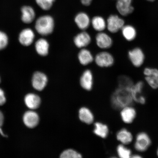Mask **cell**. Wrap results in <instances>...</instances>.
I'll list each match as a JSON object with an SVG mask.
<instances>
[{
  "mask_svg": "<svg viewBox=\"0 0 158 158\" xmlns=\"http://www.w3.org/2000/svg\"><path fill=\"white\" fill-rule=\"evenodd\" d=\"M110 100L112 107L116 110L131 106L134 102L130 90L119 87L112 94Z\"/></svg>",
  "mask_w": 158,
  "mask_h": 158,
  "instance_id": "1",
  "label": "cell"
},
{
  "mask_svg": "<svg viewBox=\"0 0 158 158\" xmlns=\"http://www.w3.org/2000/svg\"><path fill=\"white\" fill-rule=\"evenodd\" d=\"M54 27V19L50 15L41 16L35 21V30L39 35L42 36H47L52 34Z\"/></svg>",
  "mask_w": 158,
  "mask_h": 158,
  "instance_id": "2",
  "label": "cell"
},
{
  "mask_svg": "<svg viewBox=\"0 0 158 158\" xmlns=\"http://www.w3.org/2000/svg\"><path fill=\"white\" fill-rule=\"evenodd\" d=\"M152 143L151 138L145 132L138 133L136 136L134 148L136 151L143 152L147 151Z\"/></svg>",
  "mask_w": 158,
  "mask_h": 158,
  "instance_id": "3",
  "label": "cell"
},
{
  "mask_svg": "<svg viewBox=\"0 0 158 158\" xmlns=\"http://www.w3.org/2000/svg\"><path fill=\"white\" fill-rule=\"evenodd\" d=\"M95 62L101 68H108L114 64V58L110 53L106 51L99 52L94 59Z\"/></svg>",
  "mask_w": 158,
  "mask_h": 158,
  "instance_id": "4",
  "label": "cell"
},
{
  "mask_svg": "<svg viewBox=\"0 0 158 158\" xmlns=\"http://www.w3.org/2000/svg\"><path fill=\"white\" fill-rule=\"evenodd\" d=\"M106 28L110 32L115 33L122 29L124 24V20L118 15H111L106 20Z\"/></svg>",
  "mask_w": 158,
  "mask_h": 158,
  "instance_id": "5",
  "label": "cell"
},
{
  "mask_svg": "<svg viewBox=\"0 0 158 158\" xmlns=\"http://www.w3.org/2000/svg\"><path fill=\"white\" fill-rule=\"evenodd\" d=\"M143 88V82L141 81L134 84L130 89L134 102L142 105L146 103V98L142 94Z\"/></svg>",
  "mask_w": 158,
  "mask_h": 158,
  "instance_id": "6",
  "label": "cell"
},
{
  "mask_svg": "<svg viewBox=\"0 0 158 158\" xmlns=\"http://www.w3.org/2000/svg\"><path fill=\"white\" fill-rule=\"evenodd\" d=\"M145 80L149 86L154 89L158 88V70L146 68L143 72Z\"/></svg>",
  "mask_w": 158,
  "mask_h": 158,
  "instance_id": "7",
  "label": "cell"
},
{
  "mask_svg": "<svg viewBox=\"0 0 158 158\" xmlns=\"http://www.w3.org/2000/svg\"><path fill=\"white\" fill-rule=\"evenodd\" d=\"M35 39V33L31 28L23 29L19 35V42L23 46L28 47L31 45L34 42Z\"/></svg>",
  "mask_w": 158,
  "mask_h": 158,
  "instance_id": "8",
  "label": "cell"
},
{
  "mask_svg": "<svg viewBox=\"0 0 158 158\" xmlns=\"http://www.w3.org/2000/svg\"><path fill=\"white\" fill-rule=\"evenodd\" d=\"M48 80L47 76L44 73L38 71L36 72L32 77L33 86L37 90H42L47 85Z\"/></svg>",
  "mask_w": 158,
  "mask_h": 158,
  "instance_id": "9",
  "label": "cell"
},
{
  "mask_svg": "<svg viewBox=\"0 0 158 158\" xmlns=\"http://www.w3.org/2000/svg\"><path fill=\"white\" fill-rule=\"evenodd\" d=\"M120 115L124 123L130 124L133 123L135 120L137 116V111L131 106H127L122 109Z\"/></svg>",
  "mask_w": 158,
  "mask_h": 158,
  "instance_id": "10",
  "label": "cell"
},
{
  "mask_svg": "<svg viewBox=\"0 0 158 158\" xmlns=\"http://www.w3.org/2000/svg\"><path fill=\"white\" fill-rule=\"evenodd\" d=\"M74 44L79 48H84L88 46L91 42V37L85 31L78 33L74 37Z\"/></svg>",
  "mask_w": 158,
  "mask_h": 158,
  "instance_id": "11",
  "label": "cell"
},
{
  "mask_svg": "<svg viewBox=\"0 0 158 158\" xmlns=\"http://www.w3.org/2000/svg\"><path fill=\"white\" fill-rule=\"evenodd\" d=\"M128 56L132 64L136 67H139L143 64L145 56L143 51L139 48H136L128 52Z\"/></svg>",
  "mask_w": 158,
  "mask_h": 158,
  "instance_id": "12",
  "label": "cell"
},
{
  "mask_svg": "<svg viewBox=\"0 0 158 158\" xmlns=\"http://www.w3.org/2000/svg\"><path fill=\"white\" fill-rule=\"evenodd\" d=\"M95 39L97 45L99 48L102 49L110 48L113 43V41L110 35L102 31L98 33Z\"/></svg>",
  "mask_w": 158,
  "mask_h": 158,
  "instance_id": "13",
  "label": "cell"
},
{
  "mask_svg": "<svg viewBox=\"0 0 158 158\" xmlns=\"http://www.w3.org/2000/svg\"><path fill=\"white\" fill-rule=\"evenodd\" d=\"M74 21L78 28L83 31L87 29L91 23L89 17L84 12L77 14L74 18Z\"/></svg>",
  "mask_w": 158,
  "mask_h": 158,
  "instance_id": "14",
  "label": "cell"
},
{
  "mask_svg": "<svg viewBox=\"0 0 158 158\" xmlns=\"http://www.w3.org/2000/svg\"><path fill=\"white\" fill-rule=\"evenodd\" d=\"M131 3L132 0H118L116 7L118 13L126 16L133 12L134 8Z\"/></svg>",
  "mask_w": 158,
  "mask_h": 158,
  "instance_id": "15",
  "label": "cell"
},
{
  "mask_svg": "<svg viewBox=\"0 0 158 158\" xmlns=\"http://www.w3.org/2000/svg\"><path fill=\"white\" fill-rule=\"evenodd\" d=\"M80 84L85 90L89 91L92 89L93 85V76L91 71L87 69L84 71L81 77Z\"/></svg>",
  "mask_w": 158,
  "mask_h": 158,
  "instance_id": "16",
  "label": "cell"
},
{
  "mask_svg": "<svg viewBox=\"0 0 158 158\" xmlns=\"http://www.w3.org/2000/svg\"><path fill=\"white\" fill-rule=\"evenodd\" d=\"M22 21L26 24L32 23L35 17V13L34 9L30 6H23L21 9Z\"/></svg>",
  "mask_w": 158,
  "mask_h": 158,
  "instance_id": "17",
  "label": "cell"
},
{
  "mask_svg": "<svg viewBox=\"0 0 158 158\" xmlns=\"http://www.w3.org/2000/svg\"><path fill=\"white\" fill-rule=\"evenodd\" d=\"M35 51L40 56H47L49 52V44L48 41L44 38H40L35 43Z\"/></svg>",
  "mask_w": 158,
  "mask_h": 158,
  "instance_id": "18",
  "label": "cell"
},
{
  "mask_svg": "<svg viewBox=\"0 0 158 158\" xmlns=\"http://www.w3.org/2000/svg\"><path fill=\"white\" fill-rule=\"evenodd\" d=\"M116 138L118 141L125 145L131 143L133 140V134L125 128H122L117 132Z\"/></svg>",
  "mask_w": 158,
  "mask_h": 158,
  "instance_id": "19",
  "label": "cell"
},
{
  "mask_svg": "<svg viewBox=\"0 0 158 158\" xmlns=\"http://www.w3.org/2000/svg\"><path fill=\"white\" fill-rule=\"evenodd\" d=\"M23 120L27 127L33 128L38 125L39 118L36 113L34 112L29 111L26 112L24 114Z\"/></svg>",
  "mask_w": 158,
  "mask_h": 158,
  "instance_id": "20",
  "label": "cell"
},
{
  "mask_svg": "<svg viewBox=\"0 0 158 158\" xmlns=\"http://www.w3.org/2000/svg\"><path fill=\"white\" fill-rule=\"evenodd\" d=\"M78 58L81 64L86 66L93 62V56L88 49L85 48L81 49L78 55Z\"/></svg>",
  "mask_w": 158,
  "mask_h": 158,
  "instance_id": "21",
  "label": "cell"
},
{
  "mask_svg": "<svg viewBox=\"0 0 158 158\" xmlns=\"http://www.w3.org/2000/svg\"><path fill=\"white\" fill-rule=\"evenodd\" d=\"M25 102L27 106L31 109L38 108L41 104V99L38 96L34 94H29L26 96Z\"/></svg>",
  "mask_w": 158,
  "mask_h": 158,
  "instance_id": "22",
  "label": "cell"
},
{
  "mask_svg": "<svg viewBox=\"0 0 158 158\" xmlns=\"http://www.w3.org/2000/svg\"><path fill=\"white\" fill-rule=\"evenodd\" d=\"M79 117L80 120L87 124H92L94 121V116L91 111L86 107H82L79 111Z\"/></svg>",
  "mask_w": 158,
  "mask_h": 158,
  "instance_id": "23",
  "label": "cell"
},
{
  "mask_svg": "<svg viewBox=\"0 0 158 158\" xmlns=\"http://www.w3.org/2000/svg\"><path fill=\"white\" fill-rule=\"evenodd\" d=\"M91 23L94 29L99 32L103 31L106 27L105 20L100 16H96L93 18Z\"/></svg>",
  "mask_w": 158,
  "mask_h": 158,
  "instance_id": "24",
  "label": "cell"
},
{
  "mask_svg": "<svg viewBox=\"0 0 158 158\" xmlns=\"http://www.w3.org/2000/svg\"><path fill=\"white\" fill-rule=\"evenodd\" d=\"M94 134L98 137L105 138L107 137L109 131L108 126L106 124L100 122H96L94 124Z\"/></svg>",
  "mask_w": 158,
  "mask_h": 158,
  "instance_id": "25",
  "label": "cell"
},
{
  "mask_svg": "<svg viewBox=\"0 0 158 158\" xmlns=\"http://www.w3.org/2000/svg\"><path fill=\"white\" fill-rule=\"evenodd\" d=\"M122 31V35L126 40L131 41L135 39L137 33L135 28L132 26H124Z\"/></svg>",
  "mask_w": 158,
  "mask_h": 158,
  "instance_id": "26",
  "label": "cell"
},
{
  "mask_svg": "<svg viewBox=\"0 0 158 158\" xmlns=\"http://www.w3.org/2000/svg\"><path fill=\"white\" fill-rule=\"evenodd\" d=\"M118 87L130 90L134 85L133 80L129 77L120 76L118 78Z\"/></svg>",
  "mask_w": 158,
  "mask_h": 158,
  "instance_id": "27",
  "label": "cell"
},
{
  "mask_svg": "<svg viewBox=\"0 0 158 158\" xmlns=\"http://www.w3.org/2000/svg\"><path fill=\"white\" fill-rule=\"evenodd\" d=\"M116 151L118 156L121 158H129L131 157L132 155L131 150L123 144L118 145Z\"/></svg>",
  "mask_w": 158,
  "mask_h": 158,
  "instance_id": "28",
  "label": "cell"
},
{
  "mask_svg": "<svg viewBox=\"0 0 158 158\" xmlns=\"http://www.w3.org/2000/svg\"><path fill=\"white\" fill-rule=\"evenodd\" d=\"M37 5L44 10H50L56 0H35Z\"/></svg>",
  "mask_w": 158,
  "mask_h": 158,
  "instance_id": "29",
  "label": "cell"
},
{
  "mask_svg": "<svg viewBox=\"0 0 158 158\" xmlns=\"http://www.w3.org/2000/svg\"><path fill=\"white\" fill-rule=\"evenodd\" d=\"M82 157L81 154L72 149L65 150L60 155L61 158H80Z\"/></svg>",
  "mask_w": 158,
  "mask_h": 158,
  "instance_id": "30",
  "label": "cell"
},
{
  "mask_svg": "<svg viewBox=\"0 0 158 158\" xmlns=\"http://www.w3.org/2000/svg\"><path fill=\"white\" fill-rule=\"evenodd\" d=\"M8 36L3 31H0V51L3 50L9 44Z\"/></svg>",
  "mask_w": 158,
  "mask_h": 158,
  "instance_id": "31",
  "label": "cell"
},
{
  "mask_svg": "<svg viewBox=\"0 0 158 158\" xmlns=\"http://www.w3.org/2000/svg\"><path fill=\"white\" fill-rule=\"evenodd\" d=\"M6 98L4 93L3 90L0 88V106L3 105L5 103Z\"/></svg>",
  "mask_w": 158,
  "mask_h": 158,
  "instance_id": "32",
  "label": "cell"
},
{
  "mask_svg": "<svg viewBox=\"0 0 158 158\" xmlns=\"http://www.w3.org/2000/svg\"><path fill=\"white\" fill-rule=\"evenodd\" d=\"M3 121L4 117L3 114L2 113V112L0 111V133H1V135L4 136V137H6V135L3 133V132L2 131L1 129V127L3 125Z\"/></svg>",
  "mask_w": 158,
  "mask_h": 158,
  "instance_id": "33",
  "label": "cell"
},
{
  "mask_svg": "<svg viewBox=\"0 0 158 158\" xmlns=\"http://www.w3.org/2000/svg\"><path fill=\"white\" fill-rule=\"evenodd\" d=\"M81 2L85 6H89L91 4L93 0H80Z\"/></svg>",
  "mask_w": 158,
  "mask_h": 158,
  "instance_id": "34",
  "label": "cell"
},
{
  "mask_svg": "<svg viewBox=\"0 0 158 158\" xmlns=\"http://www.w3.org/2000/svg\"><path fill=\"white\" fill-rule=\"evenodd\" d=\"M141 156H140L138 154H135V155H132L131 156V158H142Z\"/></svg>",
  "mask_w": 158,
  "mask_h": 158,
  "instance_id": "35",
  "label": "cell"
},
{
  "mask_svg": "<svg viewBox=\"0 0 158 158\" xmlns=\"http://www.w3.org/2000/svg\"><path fill=\"white\" fill-rule=\"evenodd\" d=\"M148 1H151V2H153L154 1H155V0H147Z\"/></svg>",
  "mask_w": 158,
  "mask_h": 158,
  "instance_id": "36",
  "label": "cell"
},
{
  "mask_svg": "<svg viewBox=\"0 0 158 158\" xmlns=\"http://www.w3.org/2000/svg\"><path fill=\"white\" fill-rule=\"evenodd\" d=\"M157 156L158 157V148L157 151Z\"/></svg>",
  "mask_w": 158,
  "mask_h": 158,
  "instance_id": "37",
  "label": "cell"
},
{
  "mask_svg": "<svg viewBox=\"0 0 158 158\" xmlns=\"http://www.w3.org/2000/svg\"><path fill=\"white\" fill-rule=\"evenodd\" d=\"M0 82H1V78H0Z\"/></svg>",
  "mask_w": 158,
  "mask_h": 158,
  "instance_id": "38",
  "label": "cell"
}]
</instances>
